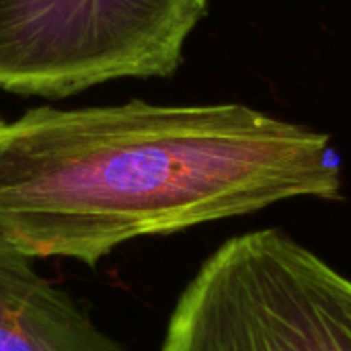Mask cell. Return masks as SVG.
Returning a JSON list of instances; mask_svg holds the SVG:
<instances>
[{
  "label": "cell",
  "mask_w": 351,
  "mask_h": 351,
  "mask_svg": "<svg viewBox=\"0 0 351 351\" xmlns=\"http://www.w3.org/2000/svg\"><path fill=\"white\" fill-rule=\"evenodd\" d=\"M343 197L331 138L241 103L33 107L0 117V239L97 267L125 243Z\"/></svg>",
  "instance_id": "obj_1"
},
{
  "label": "cell",
  "mask_w": 351,
  "mask_h": 351,
  "mask_svg": "<svg viewBox=\"0 0 351 351\" xmlns=\"http://www.w3.org/2000/svg\"><path fill=\"white\" fill-rule=\"evenodd\" d=\"M33 261L0 239V351H128Z\"/></svg>",
  "instance_id": "obj_4"
},
{
  "label": "cell",
  "mask_w": 351,
  "mask_h": 351,
  "mask_svg": "<svg viewBox=\"0 0 351 351\" xmlns=\"http://www.w3.org/2000/svg\"><path fill=\"white\" fill-rule=\"evenodd\" d=\"M206 0H0V90L66 99L171 76Z\"/></svg>",
  "instance_id": "obj_3"
},
{
  "label": "cell",
  "mask_w": 351,
  "mask_h": 351,
  "mask_svg": "<svg viewBox=\"0 0 351 351\" xmlns=\"http://www.w3.org/2000/svg\"><path fill=\"white\" fill-rule=\"evenodd\" d=\"M160 351H351V278L280 228L245 232L185 286Z\"/></svg>",
  "instance_id": "obj_2"
}]
</instances>
